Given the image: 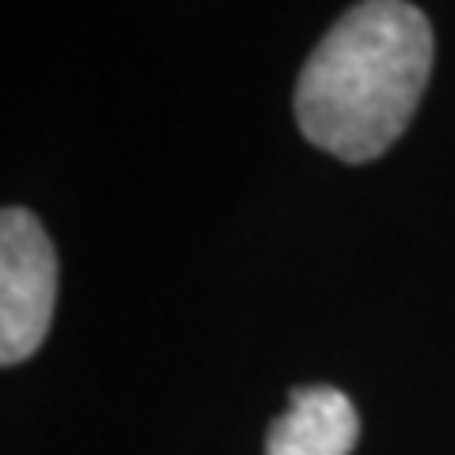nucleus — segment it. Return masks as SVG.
<instances>
[{
  "label": "nucleus",
  "mask_w": 455,
  "mask_h": 455,
  "mask_svg": "<svg viewBox=\"0 0 455 455\" xmlns=\"http://www.w3.org/2000/svg\"><path fill=\"white\" fill-rule=\"evenodd\" d=\"M429 73L425 12L406 0H364L307 57L296 84L300 133L346 164L379 160L414 118Z\"/></svg>",
  "instance_id": "obj_1"
},
{
  "label": "nucleus",
  "mask_w": 455,
  "mask_h": 455,
  "mask_svg": "<svg viewBox=\"0 0 455 455\" xmlns=\"http://www.w3.org/2000/svg\"><path fill=\"white\" fill-rule=\"evenodd\" d=\"M57 304V254L31 209L0 212V361H27L46 341Z\"/></svg>",
  "instance_id": "obj_2"
},
{
  "label": "nucleus",
  "mask_w": 455,
  "mask_h": 455,
  "mask_svg": "<svg viewBox=\"0 0 455 455\" xmlns=\"http://www.w3.org/2000/svg\"><path fill=\"white\" fill-rule=\"evenodd\" d=\"M357 436L361 418L349 395L311 383L289 391V410L266 433V455H349Z\"/></svg>",
  "instance_id": "obj_3"
}]
</instances>
